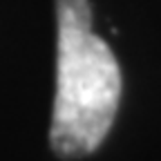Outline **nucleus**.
<instances>
[{"label":"nucleus","instance_id":"obj_1","mask_svg":"<svg viewBox=\"0 0 161 161\" xmlns=\"http://www.w3.org/2000/svg\"><path fill=\"white\" fill-rule=\"evenodd\" d=\"M58 56L49 141L60 157L94 152L112 128L121 98V69L92 31L90 0H56Z\"/></svg>","mask_w":161,"mask_h":161}]
</instances>
